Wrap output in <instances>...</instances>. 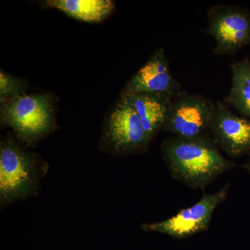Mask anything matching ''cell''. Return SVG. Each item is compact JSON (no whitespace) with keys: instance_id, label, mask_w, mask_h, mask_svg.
I'll list each match as a JSON object with an SVG mask.
<instances>
[{"instance_id":"277c9868","label":"cell","mask_w":250,"mask_h":250,"mask_svg":"<svg viewBox=\"0 0 250 250\" xmlns=\"http://www.w3.org/2000/svg\"><path fill=\"white\" fill-rule=\"evenodd\" d=\"M149 143L134 106L121 93L105 122L100 147L114 155L129 156L146 152Z\"/></svg>"},{"instance_id":"30bf717a","label":"cell","mask_w":250,"mask_h":250,"mask_svg":"<svg viewBox=\"0 0 250 250\" xmlns=\"http://www.w3.org/2000/svg\"><path fill=\"white\" fill-rule=\"evenodd\" d=\"M129 99L137 113L148 139L152 141L164 129L169 108L175 95L149 93H126L122 90Z\"/></svg>"},{"instance_id":"8fae6325","label":"cell","mask_w":250,"mask_h":250,"mask_svg":"<svg viewBox=\"0 0 250 250\" xmlns=\"http://www.w3.org/2000/svg\"><path fill=\"white\" fill-rule=\"evenodd\" d=\"M44 4L77 21L90 23L104 21L115 9L111 0H47Z\"/></svg>"},{"instance_id":"4fadbf2b","label":"cell","mask_w":250,"mask_h":250,"mask_svg":"<svg viewBox=\"0 0 250 250\" xmlns=\"http://www.w3.org/2000/svg\"><path fill=\"white\" fill-rule=\"evenodd\" d=\"M27 81L0 72V102L4 103L11 99L25 95L28 89Z\"/></svg>"},{"instance_id":"5b68a950","label":"cell","mask_w":250,"mask_h":250,"mask_svg":"<svg viewBox=\"0 0 250 250\" xmlns=\"http://www.w3.org/2000/svg\"><path fill=\"white\" fill-rule=\"evenodd\" d=\"M215 108V103L210 99L182 90L172 99L163 130L182 138L207 135Z\"/></svg>"},{"instance_id":"52a82bcc","label":"cell","mask_w":250,"mask_h":250,"mask_svg":"<svg viewBox=\"0 0 250 250\" xmlns=\"http://www.w3.org/2000/svg\"><path fill=\"white\" fill-rule=\"evenodd\" d=\"M206 32L215 39V54L233 55L250 45V11L235 5H215L208 10Z\"/></svg>"},{"instance_id":"3957f363","label":"cell","mask_w":250,"mask_h":250,"mask_svg":"<svg viewBox=\"0 0 250 250\" xmlns=\"http://www.w3.org/2000/svg\"><path fill=\"white\" fill-rule=\"evenodd\" d=\"M1 125L31 146L55 129V109L50 94H25L1 104Z\"/></svg>"},{"instance_id":"9c48e42d","label":"cell","mask_w":250,"mask_h":250,"mask_svg":"<svg viewBox=\"0 0 250 250\" xmlns=\"http://www.w3.org/2000/svg\"><path fill=\"white\" fill-rule=\"evenodd\" d=\"M123 90L126 93L149 92L176 95L182 90V85L172 75L165 50L159 47L131 77Z\"/></svg>"},{"instance_id":"7a4b0ae2","label":"cell","mask_w":250,"mask_h":250,"mask_svg":"<svg viewBox=\"0 0 250 250\" xmlns=\"http://www.w3.org/2000/svg\"><path fill=\"white\" fill-rule=\"evenodd\" d=\"M48 164L12 136L0 143L1 208L33 196L40 189Z\"/></svg>"},{"instance_id":"ba28073f","label":"cell","mask_w":250,"mask_h":250,"mask_svg":"<svg viewBox=\"0 0 250 250\" xmlns=\"http://www.w3.org/2000/svg\"><path fill=\"white\" fill-rule=\"evenodd\" d=\"M209 132L229 157H241L250 151V119L236 116L221 102L215 103Z\"/></svg>"},{"instance_id":"5bb4252c","label":"cell","mask_w":250,"mask_h":250,"mask_svg":"<svg viewBox=\"0 0 250 250\" xmlns=\"http://www.w3.org/2000/svg\"><path fill=\"white\" fill-rule=\"evenodd\" d=\"M243 169L250 174V159L243 165Z\"/></svg>"},{"instance_id":"8992f818","label":"cell","mask_w":250,"mask_h":250,"mask_svg":"<svg viewBox=\"0 0 250 250\" xmlns=\"http://www.w3.org/2000/svg\"><path fill=\"white\" fill-rule=\"evenodd\" d=\"M230 184L218 191L205 192L195 205L179 210L174 216L163 221L144 223L141 228L147 232H157L174 238H185L206 231L210 227L213 212L228 197Z\"/></svg>"},{"instance_id":"7c38bea8","label":"cell","mask_w":250,"mask_h":250,"mask_svg":"<svg viewBox=\"0 0 250 250\" xmlns=\"http://www.w3.org/2000/svg\"><path fill=\"white\" fill-rule=\"evenodd\" d=\"M231 84L225 101L244 118L250 119V60L231 65Z\"/></svg>"},{"instance_id":"6da1fadb","label":"cell","mask_w":250,"mask_h":250,"mask_svg":"<svg viewBox=\"0 0 250 250\" xmlns=\"http://www.w3.org/2000/svg\"><path fill=\"white\" fill-rule=\"evenodd\" d=\"M161 155L173 178L192 189H204L236 164L219 151L208 135L173 136L161 146Z\"/></svg>"}]
</instances>
